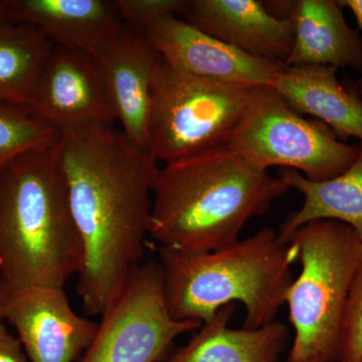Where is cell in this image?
Listing matches in <instances>:
<instances>
[{"label":"cell","instance_id":"cell-22","mask_svg":"<svg viewBox=\"0 0 362 362\" xmlns=\"http://www.w3.org/2000/svg\"><path fill=\"white\" fill-rule=\"evenodd\" d=\"M124 25L141 32L150 21L164 16H182L187 0H117Z\"/></svg>","mask_w":362,"mask_h":362},{"label":"cell","instance_id":"cell-8","mask_svg":"<svg viewBox=\"0 0 362 362\" xmlns=\"http://www.w3.org/2000/svg\"><path fill=\"white\" fill-rule=\"evenodd\" d=\"M101 316L82 362H157L176 338L202 327L173 318L160 264L151 261L130 272Z\"/></svg>","mask_w":362,"mask_h":362},{"label":"cell","instance_id":"cell-24","mask_svg":"<svg viewBox=\"0 0 362 362\" xmlns=\"http://www.w3.org/2000/svg\"><path fill=\"white\" fill-rule=\"evenodd\" d=\"M343 8L349 9L356 18L357 30L362 32V0H338Z\"/></svg>","mask_w":362,"mask_h":362},{"label":"cell","instance_id":"cell-11","mask_svg":"<svg viewBox=\"0 0 362 362\" xmlns=\"http://www.w3.org/2000/svg\"><path fill=\"white\" fill-rule=\"evenodd\" d=\"M90 54L103 76L115 121L133 144L149 153L152 85L160 54L141 32L122 23Z\"/></svg>","mask_w":362,"mask_h":362},{"label":"cell","instance_id":"cell-4","mask_svg":"<svg viewBox=\"0 0 362 362\" xmlns=\"http://www.w3.org/2000/svg\"><path fill=\"white\" fill-rule=\"evenodd\" d=\"M164 294L176 320L209 322L223 307L240 303L243 327H263L276 321L292 284L296 245L283 242L277 230L262 228L216 251L180 252L159 247Z\"/></svg>","mask_w":362,"mask_h":362},{"label":"cell","instance_id":"cell-9","mask_svg":"<svg viewBox=\"0 0 362 362\" xmlns=\"http://www.w3.org/2000/svg\"><path fill=\"white\" fill-rule=\"evenodd\" d=\"M0 321L16 328L30 362H74L98 324L78 316L64 288H16L0 280Z\"/></svg>","mask_w":362,"mask_h":362},{"label":"cell","instance_id":"cell-6","mask_svg":"<svg viewBox=\"0 0 362 362\" xmlns=\"http://www.w3.org/2000/svg\"><path fill=\"white\" fill-rule=\"evenodd\" d=\"M255 90L192 75L162 59L152 85L150 156L166 164L228 144Z\"/></svg>","mask_w":362,"mask_h":362},{"label":"cell","instance_id":"cell-3","mask_svg":"<svg viewBox=\"0 0 362 362\" xmlns=\"http://www.w3.org/2000/svg\"><path fill=\"white\" fill-rule=\"evenodd\" d=\"M81 264L58 140L0 173V280L16 288H64Z\"/></svg>","mask_w":362,"mask_h":362},{"label":"cell","instance_id":"cell-17","mask_svg":"<svg viewBox=\"0 0 362 362\" xmlns=\"http://www.w3.org/2000/svg\"><path fill=\"white\" fill-rule=\"evenodd\" d=\"M237 305L223 307L185 346L162 362H279L289 340V328L274 321L263 327L233 329Z\"/></svg>","mask_w":362,"mask_h":362},{"label":"cell","instance_id":"cell-23","mask_svg":"<svg viewBox=\"0 0 362 362\" xmlns=\"http://www.w3.org/2000/svg\"><path fill=\"white\" fill-rule=\"evenodd\" d=\"M0 362H30L18 338L7 329L0 321Z\"/></svg>","mask_w":362,"mask_h":362},{"label":"cell","instance_id":"cell-20","mask_svg":"<svg viewBox=\"0 0 362 362\" xmlns=\"http://www.w3.org/2000/svg\"><path fill=\"white\" fill-rule=\"evenodd\" d=\"M59 135L28 108L0 105V173L23 154L58 141Z\"/></svg>","mask_w":362,"mask_h":362},{"label":"cell","instance_id":"cell-7","mask_svg":"<svg viewBox=\"0 0 362 362\" xmlns=\"http://www.w3.org/2000/svg\"><path fill=\"white\" fill-rule=\"evenodd\" d=\"M228 145L264 168H289L307 180L341 175L359 153L327 125L293 110L275 88H259L228 138Z\"/></svg>","mask_w":362,"mask_h":362},{"label":"cell","instance_id":"cell-16","mask_svg":"<svg viewBox=\"0 0 362 362\" xmlns=\"http://www.w3.org/2000/svg\"><path fill=\"white\" fill-rule=\"evenodd\" d=\"M338 0H298L287 66L351 69L362 75V37L347 23Z\"/></svg>","mask_w":362,"mask_h":362},{"label":"cell","instance_id":"cell-12","mask_svg":"<svg viewBox=\"0 0 362 362\" xmlns=\"http://www.w3.org/2000/svg\"><path fill=\"white\" fill-rule=\"evenodd\" d=\"M28 109L59 131L116 122L103 76L92 54L57 45L42 66Z\"/></svg>","mask_w":362,"mask_h":362},{"label":"cell","instance_id":"cell-18","mask_svg":"<svg viewBox=\"0 0 362 362\" xmlns=\"http://www.w3.org/2000/svg\"><path fill=\"white\" fill-rule=\"evenodd\" d=\"M278 176L290 189H296L304 197L302 206L288 214L280 226L278 235L283 242H289L300 226L321 220L350 226L362 242V143L352 165L330 180H309L289 168L279 169Z\"/></svg>","mask_w":362,"mask_h":362},{"label":"cell","instance_id":"cell-13","mask_svg":"<svg viewBox=\"0 0 362 362\" xmlns=\"http://www.w3.org/2000/svg\"><path fill=\"white\" fill-rule=\"evenodd\" d=\"M183 20L228 45L286 64L294 42L293 18H275L259 0H187Z\"/></svg>","mask_w":362,"mask_h":362},{"label":"cell","instance_id":"cell-1","mask_svg":"<svg viewBox=\"0 0 362 362\" xmlns=\"http://www.w3.org/2000/svg\"><path fill=\"white\" fill-rule=\"evenodd\" d=\"M59 132V161L82 245L77 292L86 313L101 315L144 258L160 166L114 123Z\"/></svg>","mask_w":362,"mask_h":362},{"label":"cell","instance_id":"cell-10","mask_svg":"<svg viewBox=\"0 0 362 362\" xmlns=\"http://www.w3.org/2000/svg\"><path fill=\"white\" fill-rule=\"evenodd\" d=\"M141 33L171 66L226 84L254 89L273 87L287 66L240 51L177 16L150 21Z\"/></svg>","mask_w":362,"mask_h":362},{"label":"cell","instance_id":"cell-5","mask_svg":"<svg viewBox=\"0 0 362 362\" xmlns=\"http://www.w3.org/2000/svg\"><path fill=\"white\" fill-rule=\"evenodd\" d=\"M290 242L301 272L286 296L294 329L286 362H337L350 289L362 264V242L350 226L314 221L300 226Z\"/></svg>","mask_w":362,"mask_h":362},{"label":"cell","instance_id":"cell-21","mask_svg":"<svg viewBox=\"0 0 362 362\" xmlns=\"http://www.w3.org/2000/svg\"><path fill=\"white\" fill-rule=\"evenodd\" d=\"M337 362H362V264L347 300Z\"/></svg>","mask_w":362,"mask_h":362},{"label":"cell","instance_id":"cell-2","mask_svg":"<svg viewBox=\"0 0 362 362\" xmlns=\"http://www.w3.org/2000/svg\"><path fill=\"white\" fill-rule=\"evenodd\" d=\"M290 190L279 176L230 145L163 164L152 187L151 235L180 252L216 251L240 240Z\"/></svg>","mask_w":362,"mask_h":362},{"label":"cell","instance_id":"cell-15","mask_svg":"<svg viewBox=\"0 0 362 362\" xmlns=\"http://www.w3.org/2000/svg\"><path fill=\"white\" fill-rule=\"evenodd\" d=\"M337 73L333 66H286L273 88L297 113L325 124L344 141L362 143V99Z\"/></svg>","mask_w":362,"mask_h":362},{"label":"cell","instance_id":"cell-25","mask_svg":"<svg viewBox=\"0 0 362 362\" xmlns=\"http://www.w3.org/2000/svg\"><path fill=\"white\" fill-rule=\"evenodd\" d=\"M344 85H346L349 89L354 90V93H356L359 97L362 99V75L356 80H350V78H346L344 81Z\"/></svg>","mask_w":362,"mask_h":362},{"label":"cell","instance_id":"cell-14","mask_svg":"<svg viewBox=\"0 0 362 362\" xmlns=\"http://www.w3.org/2000/svg\"><path fill=\"white\" fill-rule=\"evenodd\" d=\"M0 16L37 28L57 47L88 54L123 23L108 0H0Z\"/></svg>","mask_w":362,"mask_h":362},{"label":"cell","instance_id":"cell-19","mask_svg":"<svg viewBox=\"0 0 362 362\" xmlns=\"http://www.w3.org/2000/svg\"><path fill=\"white\" fill-rule=\"evenodd\" d=\"M52 47L37 28L0 16V105L28 108Z\"/></svg>","mask_w":362,"mask_h":362}]
</instances>
